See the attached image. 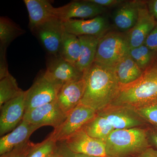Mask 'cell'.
<instances>
[{"instance_id":"f546056e","label":"cell","mask_w":157,"mask_h":157,"mask_svg":"<svg viewBox=\"0 0 157 157\" xmlns=\"http://www.w3.org/2000/svg\"><path fill=\"white\" fill-rule=\"evenodd\" d=\"M144 44L157 56V21L154 28L148 35Z\"/></svg>"},{"instance_id":"d590c367","label":"cell","mask_w":157,"mask_h":157,"mask_svg":"<svg viewBox=\"0 0 157 157\" xmlns=\"http://www.w3.org/2000/svg\"><path fill=\"white\" fill-rule=\"evenodd\" d=\"M136 157H157V150L151 147Z\"/></svg>"},{"instance_id":"ba28073f","label":"cell","mask_w":157,"mask_h":157,"mask_svg":"<svg viewBox=\"0 0 157 157\" xmlns=\"http://www.w3.org/2000/svg\"><path fill=\"white\" fill-rule=\"evenodd\" d=\"M62 142L69 150L75 153L109 157L105 141L90 137L82 128Z\"/></svg>"},{"instance_id":"44dd1931","label":"cell","mask_w":157,"mask_h":157,"mask_svg":"<svg viewBox=\"0 0 157 157\" xmlns=\"http://www.w3.org/2000/svg\"><path fill=\"white\" fill-rule=\"evenodd\" d=\"M113 69L120 85H125L135 81L140 78L144 72L129 52L118 62Z\"/></svg>"},{"instance_id":"d6a6232c","label":"cell","mask_w":157,"mask_h":157,"mask_svg":"<svg viewBox=\"0 0 157 157\" xmlns=\"http://www.w3.org/2000/svg\"><path fill=\"white\" fill-rule=\"evenodd\" d=\"M149 142L151 147L157 150V128L153 126L147 128Z\"/></svg>"},{"instance_id":"7402d4cb","label":"cell","mask_w":157,"mask_h":157,"mask_svg":"<svg viewBox=\"0 0 157 157\" xmlns=\"http://www.w3.org/2000/svg\"><path fill=\"white\" fill-rule=\"evenodd\" d=\"M80 53L81 46L78 37L65 31L62 38L59 55L75 66Z\"/></svg>"},{"instance_id":"4fadbf2b","label":"cell","mask_w":157,"mask_h":157,"mask_svg":"<svg viewBox=\"0 0 157 157\" xmlns=\"http://www.w3.org/2000/svg\"><path fill=\"white\" fill-rule=\"evenodd\" d=\"M106 9L89 0L75 1L67 5L55 8L57 18L64 21L79 18L88 19L103 15Z\"/></svg>"},{"instance_id":"484cf974","label":"cell","mask_w":157,"mask_h":157,"mask_svg":"<svg viewBox=\"0 0 157 157\" xmlns=\"http://www.w3.org/2000/svg\"><path fill=\"white\" fill-rule=\"evenodd\" d=\"M129 54L143 71L157 59L155 54L144 44L136 48H130Z\"/></svg>"},{"instance_id":"30bf717a","label":"cell","mask_w":157,"mask_h":157,"mask_svg":"<svg viewBox=\"0 0 157 157\" xmlns=\"http://www.w3.org/2000/svg\"><path fill=\"white\" fill-rule=\"evenodd\" d=\"M65 32L63 21L57 17L52 18L33 31L45 50L52 56H59Z\"/></svg>"},{"instance_id":"e575fe53","label":"cell","mask_w":157,"mask_h":157,"mask_svg":"<svg viewBox=\"0 0 157 157\" xmlns=\"http://www.w3.org/2000/svg\"><path fill=\"white\" fill-rule=\"evenodd\" d=\"M147 7L150 14L157 21V0H149L146 1Z\"/></svg>"},{"instance_id":"836d02e7","label":"cell","mask_w":157,"mask_h":157,"mask_svg":"<svg viewBox=\"0 0 157 157\" xmlns=\"http://www.w3.org/2000/svg\"><path fill=\"white\" fill-rule=\"evenodd\" d=\"M59 142L61 144L58 146V148L64 157H97L73 152L66 147L63 142Z\"/></svg>"},{"instance_id":"e0dca14e","label":"cell","mask_w":157,"mask_h":157,"mask_svg":"<svg viewBox=\"0 0 157 157\" xmlns=\"http://www.w3.org/2000/svg\"><path fill=\"white\" fill-rule=\"evenodd\" d=\"M156 22L155 20L149 12L145 1L140 7L136 24L126 33L130 48L144 44L148 35L154 28Z\"/></svg>"},{"instance_id":"83f0119b","label":"cell","mask_w":157,"mask_h":157,"mask_svg":"<svg viewBox=\"0 0 157 157\" xmlns=\"http://www.w3.org/2000/svg\"><path fill=\"white\" fill-rule=\"evenodd\" d=\"M134 109L146 123L157 128V101Z\"/></svg>"},{"instance_id":"603a6c76","label":"cell","mask_w":157,"mask_h":157,"mask_svg":"<svg viewBox=\"0 0 157 157\" xmlns=\"http://www.w3.org/2000/svg\"><path fill=\"white\" fill-rule=\"evenodd\" d=\"M88 135L99 140H105L115 130L106 118L98 114L82 128Z\"/></svg>"},{"instance_id":"8fae6325","label":"cell","mask_w":157,"mask_h":157,"mask_svg":"<svg viewBox=\"0 0 157 157\" xmlns=\"http://www.w3.org/2000/svg\"><path fill=\"white\" fill-rule=\"evenodd\" d=\"M65 30L76 36H83L102 37L109 31L107 17L99 15L91 19H71L63 21Z\"/></svg>"},{"instance_id":"8d00e7d4","label":"cell","mask_w":157,"mask_h":157,"mask_svg":"<svg viewBox=\"0 0 157 157\" xmlns=\"http://www.w3.org/2000/svg\"><path fill=\"white\" fill-rule=\"evenodd\" d=\"M47 157H64L62 153L59 150L58 147L57 150L56 151H55L53 153L51 154L50 155L48 156Z\"/></svg>"},{"instance_id":"4dcf8cb0","label":"cell","mask_w":157,"mask_h":157,"mask_svg":"<svg viewBox=\"0 0 157 157\" xmlns=\"http://www.w3.org/2000/svg\"><path fill=\"white\" fill-rule=\"evenodd\" d=\"M6 49L0 48V79L10 74L6 58Z\"/></svg>"},{"instance_id":"cb8c5ba5","label":"cell","mask_w":157,"mask_h":157,"mask_svg":"<svg viewBox=\"0 0 157 157\" xmlns=\"http://www.w3.org/2000/svg\"><path fill=\"white\" fill-rule=\"evenodd\" d=\"M24 33V30L11 20L0 17V48L7 49L13 40Z\"/></svg>"},{"instance_id":"d6986e66","label":"cell","mask_w":157,"mask_h":157,"mask_svg":"<svg viewBox=\"0 0 157 157\" xmlns=\"http://www.w3.org/2000/svg\"><path fill=\"white\" fill-rule=\"evenodd\" d=\"M28 12L29 28L33 31L39 26L52 18L56 17L55 8L47 0H24Z\"/></svg>"},{"instance_id":"6da1fadb","label":"cell","mask_w":157,"mask_h":157,"mask_svg":"<svg viewBox=\"0 0 157 157\" xmlns=\"http://www.w3.org/2000/svg\"><path fill=\"white\" fill-rule=\"evenodd\" d=\"M84 76L85 90L80 103L97 112L112 104L120 87L113 68L94 63Z\"/></svg>"},{"instance_id":"f1b7e54d","label":"cell","mask_w":157,"mask_h":157,"mask_svg":"<svg viewBox=\"0 0 157 157\" xmlns=\"http://www.w3.org/2000/svg\"><path fill=\"white\" fill-rule=\"evenodd\" d=\"M35 144L29 140L26 143L1 155L0 157H27Z\"/></svg>"},{"instance_id":"2e32d148","label":"cell","mask_w":157,"mask_h":157,"mask_svg":"<svg viewBox=\"0 0 157 157\" xmlns=\"http://www.w3.org/2000/svg\"><path fill=\"white\" fill-rule=\"evenodd\" d=\"M85 77L63 85L59 91L56 101L65 114L68 113L80 103L85 90Z\"/></svg>"},{"instance_id":"3957f363","label":"cell","mask_w":157,"mask_h":157,"mask_svg":"<svg viewBox=\"0 0 157 157\" xmlns=\"http://www.w3.org/2000/svg\"><path fill=\"white\" fill-rule=\"evenodd\" d=\"M109 157H136L151 147L147 128L113 130L105 140Z\"/></svg>"},{"instance_id":"277c9868","label":"cell","mask_w":157,"mask_h":157,"mask_svg":"<svg viewBox=\"0 0 157 157\" xmlns=\"http://www.w3.org/2000/svg\"><path fill=\"white\" fill-rule=\"evenodd\" d=\"M129 49L126 33L108 31L100 38L94 63L113 68Z\"/></svg>"},{"instance_id":"4316f807","label":"cell","mask_w":157,"mask_h":157,"mask_svg":"<svg viewBox=\"0 0 157 157\" xmlns=\"http://www.w3.org/2000/svg\"><path fill=\"white\" fill-rule=\"evenodd\" d=\"M57 142L50 136L41 143L35 144L27 157H47L56 151Z\"/></svg>"},{"instance_id":"1f68e13d","label":"cell","mask_w":157,"mask_h":157,"mask_svg":"<svg viewBox=\"0 0 157 157\" xmlns=\"http://www.w3.org/2000/svg\"><path fill=\"white\" fill-rule=\"evenodd\" d=\"M90 2L107 9V8L117 7L123 2V0H89Z\"/></svg>"},{"instance_id":"d4e9b609","label":"cell","mask_w":157,"mask_h":157,"mask_svg":"<svg viewBox=\"0 0 157 157\" xmlns=\"http://www.w3.org/2000/svg\"><path fill=\"white\" fill-rule=\"evenodd\" d=\"M24 91L18 87L16 79L11 74L0 79V107Z\"/></svg>"},{"instance_id":"ac0fdd59","label":"cell","mask_w":157,"mask_h":157,"mask_svg":"<svg viewBox=\"0 0 157 157\" xmlns=\"http://www.w3.org/2000/svg\"><path fill=\"white\" fill-rule=\"evenodd\" d=\"M41 126L22 121L15 129L0 139V155L6 153L29 141L31 135Z\"/></svg>"},{"instance_id":"7a4b0ae2","label":"cell","mask_w":157,"mask_h":157,"mask_svg":"<svg viewBox=\"0 0 157 157\" xmlns=\"http://www.w3.org/2000/svg\"><path fill=\"white\" fill-rule=\"evenodd\" d=\"M156 101L157 59L144 71L140 78L128 84L120 85L117 95L110 105L135 108Z\"/></svg>"},{"instance_id":"9a60e30c","label":"cell","mask_w":157,"mask_h":157,"mask_svg":"<svg viewBox=\"0 0 157 157\" xmlns=\"http://www.w3.org/2000/svg\"><path fill=\"white\" fill-rule=\"evenodd\" d=\"M53 56L48 62L44 73L54 82L62 86L67 82L80 79L84 76V73L59 56Z\"/></svg>"},{"instance_id":"8992f818","label":"cell","mask_w":157,"mask_h":157,"mask_svg":"<svg viewBox=\"0 0 157 157\" xmlns=\"http://www.w3.org/2000/svg\"><path fill=\"white\" fill-rule=\"evenodd\" d=\"M61 87L49 79L45 73L41 74L25 91V112L56 100Z\"/></svg>"},{"instance_id":"7c38bea8","label":"cell","mask_w":157,"mask_h":157,"mask_svg":"<svg viewBox=\"0 0 157 157\" xmlns=\"http://www.w3.org/2000/svg\"><path fill=\"white\" fill-rule=\"evenodd\" d=\"M25 91L19 97L3 104L1 108L0 135L13 131L22 121L25 112Z\"/></svg>"},{"instance_id":"ffe728a7","label":"cell","mask_w":157,"mask_h":157,"mask_svg":"<svg viewBox=\"0 0 157 157\" xmlns=\"http://www.w3.org/2000/svg\"><path fill=\"white\" fill-rule=\"evenodd\" d=\"M81 46V53L75 67L84 73L94 63L100 37L91 36L78 37Z\"/></svg>"},{"instance_id":"5bb4252c","label":"cell","mask_w":157,"mask_h":157,"mask_svg":"<svg viewBox=\"0 0 157 157\" xmlns=\"http://www.w3.org/2000/svg\"><path fill=\"white\" fill-rule=\"evenodd\" d=\"M145 1H124L112 11L111 18L117 31L126 33L135 25L138 19L139 10Z\"/></svg>"},{"instance_id":"9c48e42d","label":"cell","mask_w":157,"mask_h":157,"mask_svg":"<svg viewBox=\"0 0 157 157\" xmlns=\"http://www.w3.org/2000/svg\"><path fill=\"white\" fill-rule=\"evenodd\" d=\"M67 117L56 100L26 111L23 120L42 127L50 126L55 129L65 121Z\"/></svg>"},{"instance_id":"5b68a950","label":"cell","mask_w":157,"mask_h":157,"mask_svg":"<svg viewBox=\"0 0 157 157\" xmlns=\"http://www.w3.org/2000/svg\"><path fill=\"white\" fill-rule=\"evenodd\" d=\"M97 114V111L94 109L79 103L68 113L65 121L54 129L49 136L57 142L65 141L82 129Z\"/></svg>"},{"instance_id":"52a82bcc","label":"cell","mask_w":157,"mask_h":157,"mask_svg":"<svg viewBox=\"0 0 157 157\" xmlns=\"http://www.w3.org/2000/svg\"><path fill=\"white\" fill-rule=\"evenodd\" d=\"M109 121L116 130L140 128L147 123L132 107L110 105L97 112Z\"/></svg>"}]
</instances>
